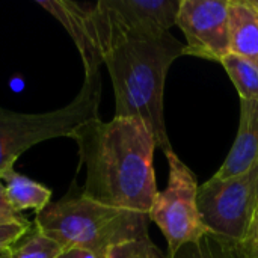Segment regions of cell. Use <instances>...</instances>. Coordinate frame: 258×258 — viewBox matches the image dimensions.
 <instances>
[{"mask_svg": "<svg viewBox=\"0 0 258 258\" xmlns=\"http://www.w3.org/2000/svg\"><path fill=\"white\" fill-rule=\"evenodd\" d=\"M11 251V249H9ZM9 251H3V252H0V258H6L9 255Z\"/></svg>", "mask_w": 258, "mask_h": 258, "instance_id": "cell-22", "label": "cell"}, {"mask_svg": "<svg viewBox=\"0 0 258 258\" xmlns=\"http://www.w3.org/2000/svg\"><path fill=\"white\" fill-rule=\"evenodd\" d=\"M101 77L85 79L77 97L67 106L41 113H24L0 107V174L33 145L56 138H73L88 121L98 119Z\"/></svg>", "mask_w": 258, "mask_h": 258, "instance_id": "cell-4", "label": "cell"}, {"mask_svg": "<svg viewBox=\"0 0 258 258\" xmlns=\"http://www.w3.org/2000/svg\"><path fill=\"white\" fill-rule=\"evenodd\" d=\"M230 53L258 68V8L252 0H228Z\"/></svg>", "mask_w": 258, "mask_h": 258, "instance_id": "cell-11", "label": "cell"}, {"mask_svg": "<svg viewBox=\"0 0 258 258\" xmlns=\"http://www.w3.org/2000/svg\"><path fill=\"white\" fill-rule=\"evenodd\" d=\"M184 51L186 45L165 32L125 39L103 60L113 86L115 116L144 121L163 153L172 150L163 115L165 80L174 60Z\"/></svg>", "mask_w": 258, "mask_h": 258, "instance_id": "cell-2", "label": "cell"}, {"mask_svg": "<svg viewBox=\"0 0 258 258\" xmlns=\"http://www.w3.org/2000/svg\"><path fill=\"white\" fill-rule=\"evenodd\" d=\"M258 201V163L228 180L212 177L198 187V210L206 228L245 240Z\"/></svg>", "mask_w": 258, "mask_h": 258, "instance_id": "cell-7", "label": "cell"}, {"mask_svg": "<svg viewBox=\"0 0 258 258\" xmlns=\"http://www.w3.org/2000/svg\"><path fill=\"white\" fill-rule=\"evenodd\" d=\"M56 258H97L94 254L85 251V249H79V248H68L65 249L59 257Z\"/></svg>", "mask_w": 258, "mask_h": 258, "instance_id": "cell-20", "label": "cell"}, {"mask_svg": "<svg viewBox=\"0 0 258 258\" xmlns=\"http://www.w3.org/2000/svg\"><path fill=\"white\" fill-rule=\"evenodd\" d=\"M86 166L82 194L97 203L148 215L157 197L156 139L138 118H100L80 125L73 138Z\"/></svg>", "mask_w": 258, "mask_h": 258, "instance_id": "cell-1", "label": "cell"}, {"mask_svg": "<svg viewBox=\"0 0 258 258\" xmlns=\"http://www.w3.org/2000/svg\"><path fill=\"white\" fill-rule=\"evenodd\" d=\"M9 252H11V251H9ZM6 258H9V255H8V257H6Z\"/></svg>", "mask_w": 258, "mask_h": 258, "instance_id": "cell-24", "label": "cell"}, {"mask_svg": "<svg viewBox=\"0 0 258 258\" xmlns=\"http://www.w3.org/2000/svg\"><path fill=\"white\" fill-rule=\"evenodd\" d=\"M231 82L234 83L240 100L258 101V68L251 62L230 53L221 60Z\"/></svg>", "mask_w": 258, "mask_h": 258, "instance_id": "cell-14", "label": "cell"}, {"mask_svg": "<svg viewBox=\"0 0 258 258\" xmlns=\"http://www.w3.org/2000/svg\"><path fill=\"white\" fill-rule=\"evenodd\" d=\"M150 216L97 203L83 194L48 204L33 225L65 249H85L104 258L109 248L135 239L150 237Z\"/></svg>", "mask_w": 258, "mask_h": 258, "instance_id": "cell-3", "label": "cell"}, {"mask_svg": "<svg viewBox=\"0 0 258 258\" xmlns=\"http://www.w3.org/2000/svg\"><path fill=\"white\" fill-rule=\"evenodd\" d=\"M0 209H6V210H14L9 204V200L6 197V189H5V184L2 183L0 180Z\"/></svg>", "mask_w": 258, "mask_h": 258, "instance_id": "cell-21", "label": "cell"}, {"mask_svg": "<svg viewBox=\"0 0 258 258\" xmlns=\"http://www.w3.org/2000/svg\"><path fill=\"white\" fill-rule=\"evenodd\" d=\"M33 224L21 222V224H3L0 225V252L9 251L14 248L32 228Z\"/></svg>", "mask_w": 258, "mask_h": 258, "instance_id": "cell-17", "label": "cell"}, {"mask_svg": "<svg viewBox=\"0 0 258 258\" xmlns=\"http://www.w3.org/2000/svg\"><path fill=\"white\" fill-rule=\"evenodd\" d=\"M175 26L186 36L184 54L218 62L230 54L228 0H180Z\"/></svg>", "mask_w": 258, "mask_h": 258, "instance_id": "cell-8", "label": "cell"}, {"mask_svg": "<svg viewBox=\"0 0 258 258\" xmlns=\"http://www.w3.org/2000/svg\"><path fill=\"white\" fill-rule=\"evenodd\" d=\"M258 163V101L240 100V124L237 138L218 172V180H228L248 172Z\"/></svg>", "mask_w": 258, "mask_h": 258, "instance_id": "cell-10", "label": "cell"}, {"mask_svg": "<svg viewBox=\"0 0 258 258\" xmlns=\"http://www.w3.org/2000/svg\"><path fill=\"white\" fill-rule=\"evenodd\" d=\"M252 2L255 3V6H257V8H258V0H252Z\"/></svg>", "mask_w": 258, "mask_h": 258, "instance_id": "cell-23", "label": "cell"}, {"mask_svg": "<svg viewBox=\"0 0 258 258\" xmlns=\"http://www.w3.org/2000/svg\"><path fill=\"white\" fill-rule=\"evenodd\" d=\"M21 222H29V221L24 219L21 216V213H18L15 210L0 209V225H3V224H21Z\"/></svg>", "mask_w": 258, "mask_h": 258, "instance_id": "cell-19", "label": "cell"}, {"mask_svg": "<svg viewBox=\"0 0 258 258\" xmlns=\"http://www.w3.org/2000/svg\"><path fill=\"white\" fill-rule=\"evenodd\" d=\"M255 254H258V201L257 206H255V210H254V215H252V219H251V224H249V228H248V234H246V239L243 240Z\"/></svg>", "mask_w": 258, "mask_h": 258, "instance_id": "cell-18", "label": "cell"}, {"mask_svg": "<svg viewBox=\"0 0 258 258\" xmlns=\"http://www.w3.org/2000/svg\"><path fill=\"white\" fill-rule=\"evenodd\" d=\"M168 160V184L153 203L148 213L168 242V255L186 243L203 237L206 228L198 210V183L190 168L180 160L174 150L163 153Z\"/></svg>", "mask_w": 258, "mask_h": 258, "instance_id": "cell-6", "label": "cell"}, {"mask_svg": "<svg viewBox=\"0 0 258 258\" xmlns=\"http://www.w3.org/2000/svg\"><path fill=\"white\" fill-rule=\"evenodd\" d=\"M104 258H168L150 237L127 240L107 249Z\"/></svg>", "mask_w": 258, "mask_h": 258, "instance_id": "cell-16", "label": "cell"}, {"mask_svg": "<svg viewBox=\"0 0 258 258\" xmlns=\"http://www.w3.org/2000/svg\"><path fill=\"white\" fill-rule=\"evenodd\" d=\"M42 9L53 15L73 38L85 67V79L100 74L103 65V56L98 50L92 21H91V5L68 0H38Z\"/></svg>", "mask_w": 258, "mask_h": 258, "instance_id": "cell-9", "label": "cell"}, {"mask_svg": "<svg viewBox=\"0 0 258 258\" xmlns=\"http://www.w3.org/2000/svg\"><path fill=\"white\" fill-rule=\"evenodd\" d=\"M0 180L5 184L11 207L18 213L24 210H35L39 213L50 204L51 190L29 177L18 174L14 168L5 169L0 174Z\"/></svg>", "mask_w": 258, "mask_h": 258, "instance_id": "cell-12", "label": "cell"}, {"mask_svg": "<svg viewBox=\"0 0 258 258\" xmlns=\"http://www.w3.org/2000/svg\"><path fill=\"white\" fill-rule=\"evenodd\" d=\"M168 258H258L243 240L206 233L195 242L186 243Z\"/></svg>", "mask_w": 258, "mask_h": 258, "instance_id": "cell-13", "label": "cell"}, {"mask_svg": "<svg viewBox=\"0 0 258 258\" xmlns=\"http://www.w3.org/2000/svg\"><path fill=\"white\" fill-rule=\"evenodd\" d=\"M63 251L65 248L60 243L47 237L32 225L30 231L14 248H11L9 258H56Z\"/></svg>", "mask_w": 258, "mask_h": 258, "instance_id": "cell-15", "label": "cell"}, {"mask_svg": "<svg viewBox=\"0 0 258 258\" xmlns=\"http://www.w3.org/2000/svg\"><path fill=\"white\" fill-rule=\"evenodd\" d=\"M180 0H100L91 6L98 50L104 56L119 42L169 32L175 26Z\"/></svg>", "mask_w": 258, "mask_h": 258, "instance_id": "cell-5", "label": "cell"}]
</instances>
